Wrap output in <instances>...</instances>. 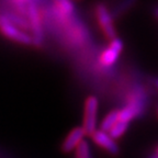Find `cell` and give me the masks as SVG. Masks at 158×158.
<instances>
[{"label":"cell","instance_id":"277c9868","mask_svg":"<svg viewBox=\"0 0 158 158\" xmlns=\"http://www.w3.org/2000/svg\"><path fill=\"white\" fill-rule=\"evenodd\" d=\"M96 15L103 34L111 41L115 39L116 31L113 24V17H112V13L109 12L108 8L103 3H99L96 8Z\"/></svg>","mask_w":158,"mask_h":158},{"label":"cell","instance_id":"9a60e30c","mask_svg":"<svg viewBox=\"0 0 158 158\" xmlns=\"http://www.w3.org/2000/svg\"><path fill=\"white\" fill-rule=\"evenodd\" d=\"M18 2H24V1H27V0H17Z\"/></svg>","mask_w":158,"mask_h":158},{"label":"cell","instance_id":"7a4b0ae2","mask_svg":"<svg viewBox=\"0 0 158 158\" xmlns=\"http://www.w3.org/2000/svg\"><path fill=\"white\" fill-rule=\"evenodd\" d=\"M98 99L90 96L86 99L84 108V118H82V128L87 135L91 136L97 131V116H98Z\"/></svg>","mask_w":158,"mask_h":158},{"label":"cell","instance_id":"8fae6325","mask_svg":"<svg viewBox=\"0 0 158 158\" xmlns=\"http://www.w3.org/2000/svg\"><path fill=\"white\" fill-rule=\"evenodd\" d=\"M127 127H128V123L123 122V121H120L111 128V131L109 132V134H110V136H111L113 139H118V138H120L124 133H125Z\"/></svg>","mask_w":158,"mask_h":158},{"label":"cell","instance_id":"ac0fdd59","mask_svg":"<svg viewBox=\"0 0 158 158\" xmlns=\"http://www.w3.org/2000/svg\"><path fill=\"white\" fill-rule=\"evenodd\" d=\"M157 114H158V108H157Z\"/></svg>","mask_w":158,"mask_h":158},{"label":"cell","instance_id":"4fadbf2b","mask_svg":"<svg viewBox=\"0 0 158 158\" xmlns=\"http://www.w3.org/2000/svg\"><path fill=\"white\" fill-rule=\"evenodd\" d=\"M54 1L63 13H65V15H73L74 13L75 7L70 0H54Z\"/></svg>","mask_w":158,"mask_h":158},{"label":"cell","instance_id":"5b68a950","mask_svg":"<svg viewBox=\"0 0 158 158\" xmlns=\"http://www.w3.org/2000/svg\"><path fill=\"white\" fill-rule=\"evenodd\" d=\"M30 19V27L33 32V43L36 46H41L43 42V30L42 23H41V18H40L39 10H37L36 3L33 0H30L29 9H27Z\"/></svg>","mask_w":158,"mask_h":158},{"label":"cell","instance_id":"30bf717a","mask_svg":"<svg viewBox=\"0 0 158 158\" xmlns=\"http://www.w3.org/2000/svg\"><path fill=\"white\" fill-rule=\"evenodd\" d=\"M137 2V0H123L118 3L115 7V9L112 12V17L113 18H118L121 17L123 13H125L127 10H130L132 7H134V5Z\"/></svg>","mask_w":158,"mask_h":158},{"label":"cell","instance_id":"6da1fadb","mask_svg":"<svg viewBox=\"0 0 158 158\" xmlns=\"http://www.w3.org/2000/svg\"><path fill=\"white\" fill-rule=\"evenodd\" d=\"M145 100L146 97L143 90L136 89L134 94H132V97H130L125 108H123L122 110H118L120 111V121L128 123L133 118L141 115L144 108H145Z\"/></svg>","mask_w":158,"mask_h":158},{"label":"cell","instance_id":"7c38bea8","mask_svg":"<svg viewBox=\"0 0 158 158\" xmlns=\"http://www.w3.org/2000/svg\"><path fill=\"white\" fill-rule=\"evenodd\" d=\"M75 158H92L88 142L84 141L75 151Z\"/></svg>","mask_w":158,"mask_h":158},{"label":"cell","instance_id":"9c48e42d","mask_svg":"<svg viewBox=\"0 0 158 158\" xmlns=\"http://www.w3.org/2000/svg\"><path fill=\"white\" fill-rule=\"evenodd\" d=\"M118 122H120V111L115 110V111L109 112L106 115V118L102 120L101 125H100V130L106 132V133H109V132L111 131V128Z\"/></svg>","mask_w":158,"mask_h":158},{"label":"cell","instance_id":"8992f818","mask_svg":"<svg viewBox=\"0 0 158 158\" xmlns=\"http://www.w3.org/2000/svg\"><path fill=\"white\" fill-rule=\"evenodd\" d=\"M123 41L121 39L115 37L114 40H112L109 47L100 56V63L106 67H110L112 65H114V63L118 60L121 52L123 51Z\"/></svg>","mask_w":158,"mask_h":158},{"label":"cell","instance_id":"ba28073f","mask_svg":"<svg viewBox=\"0 0 158 158\" xmlns=\"http://www.w3.org/2000/svg\"><path fill=\"white\" fill-rule=\"evenodd\" d=\"M91 138L97 145L103 148L104 151H106L111 155H118L120 152L118 144L115 143V139H113L109 133H106L101 130H97L91 135Z\"/></svg>","mask_w":158,"mask_h":158},{"label":"cell","instance_id":"5bb4252c","mask_svg":"<svg viewBox=\"0 0 158 158\" xmlns=\"http://www.w3.org/2000/svg\"><path fill=\"white\" fill-rule=\"evenodd\" d=\"M154 85H155V87L158 89V78H156V79H154Z\"/></svg>","mask_w":158,"mask_h":158},{"label":"cell","instance_id":"2e32d148","mask_svg":"<svg viewBox=\"0 0 158 158\" xmlns=\"http://www.w3.org/2000/svg\"><path fill=\"white\" fill-rule=\"evenodd\" d=\"M156 15H157V17H158V9L156 10Z\"/></svg>","mask_w":158,"mask_h":158},{"label":"cell","instance_id":"e0dca14e","mask_svg":"<svg viewBox=\"0 0 158 158\" xmlns=\"http://www.w3.org/2000/svg\"><path fill=\"white\" fill-rule=\"evenodd\" d=\"M156 155L158 156V147H157V151H156Z\"/></svg>","mask_w":158,"mask_h":158},{"label":"cell","instance_id":"3957f363","mask_svg":"<svg viewBox=\"0 0 158 158\" xmlns=\"http://www.w3.org/2000/svg\"><path fill=\"white\" fill-rule=\"evenodd\" d=\"M0 31L8 39L19 42L21 44L30 45L33 43L32 37L27 35V33L22 32L21 30L17 29L15 25L10 22L6 15H0Z\"/></svg>","mask_w":158,"mask_h":158},{"label":"cell","instance_id":"52a82bcc","mask_svg":"<svg viewBox=\"0 0 158 158\" xmlns=\"http://www.w3.org/2000/svg\"><path fill=\"white\" fill-rule=\"evenodd\" d=\"M87 134L82 128V126L73 128L63 141L62 146H60L62 152L63 153H70L73 151H76L77 147L85 141V136Z\"/></svg>","mask_w":158,"mask_h":158}]
</instances>
